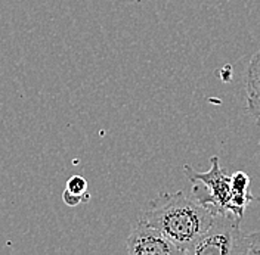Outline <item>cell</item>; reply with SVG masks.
Returning <instances> with one entry per match:
<instances>
[{
	"mask_svg": "<svg viewBox=\"0 0 260 255\" xmlns=\"http://www.w3.org/2000/svg\"><path fill=\"white\" fill-rule=\"evenodd\" d=\"M186 177L194 185H203L207 191V196H198L206 205L216 212L229 211V204L232 199V186H231V175L220 167L217 157L210 158V170L206 173L195 171L191 165H185Z\"/></svg>",
	"mask_w": 260,
	"mask_h": 255,
	"instance_id": "3957f363",
	"label": "cell"
},
{
	"mask_svg": "<svg viewBox=\"0 0 260 255\" xmlns=\"http://www.w3.org/2000/svg\"><path fill=\"white\" fill-rule=\"evenodd\" d=\"M130 255H176L182 254L178 246L157 227L139 220L126 240Z\"/></svg>",
	"mask_w": 260,
	"mask_h": 255,
	"instance_id": "277c9868",
	"label": "cell"
},
{
	"mask_svg": "<svg viewBox=\"0 0 260 255\" xmlns=\"http://www.w3.org/2000/svg\"><path fill=\"white\" fill-rule=\"evenodd\" d=\"M62 201H64V204L67 205V207H71V208L79 207L80 204L86 202L83 196H79V195H76V193H73V192L67 191V189L62 192Z\"/></svg>",
	"mask_w": 260,
	"mask_h": 255,
	"instance_id": "9c48e42d",
	"label": "cell"
},
{
	"mask_svg": "<svg viewBox=\"0 0 260 255\" xmlns=\"http://www.w3.org/2000/svg\"><path fill=\"white\" fill-rule=\"evenodd\" d=\"M241 217L231 211L216 212L209 229L186 251L189 255H237L243 238Z\"/></svg>",
	"mask_w": 260,
	"mask_h": 255,
	"instance_id": "7a4b0ae2",
	"label": "cell"
},
{
	"mask_svg": "<svg viewBox=\"0 0 260 255\" xmlns=\"http://www.w3.org/2000/svg\"><path fill=\"white\" fill-rule=\"evenodd\" d=\"M67 191L73 192L79 196H83L84 201H89V193H87V180L81 175H73L68 181H67Z\"/></svg>",
	"mask_w": 260,
	"mask_h": 255,
	"instance_id": "52a82bcc",
	"label": "cell"
},
{
	"mask_svg": "<svg viewBox=\"0 0 260 255\" xmlns=\"http://www.w3.org/2000/svg\"><path fill=\"white\" fill-rule=\"evenodd\" d=\"M247 112L260 126V50L251 58L247 68Z\"/></svg>",
	"mask_w": 260,
	"mask_h": 255,
	"instance_id": "5b68a950",
	"label": "cell"
},
{
	"mask_svg": "<svg viewBox=\"0 0 260 255\" xmlns=\"http://www.w3.org/2000/svg\"><path fill=\"white\" fill-rule=\"evenodd\" d=\"M231 186L234 193H251L250 192V177L244 171H237L231 175Z\"/></svg>",
	"mask_w": 260,
	"mask_h": 255,
	"instance_id": "ba28073f",
	"label": "cell"
},
{
	"mask_svg": "<svg viewBox=\"0 0 260 255\" xmlns=\"http://www.w3.org/2000/svg\"><path fill=\"white\" fill-rule=\"evenodd\" d=\"M237 255H260V232L243 235Z\"/></svg>",
	"mask_w": 260,
	"mask_h": 255,
	"instance_id": "8992f818",
	"label": "cell"
},
{
	"mask_svg": "<svg viewBox=\"0 0 260 255\" xmlns=\"http://www.w3.org/2000/svg\"><path fill=\"white\" fill-rule=\"evenodd\" d=\"M257 201H259V202H260V196H259V198H257Z\"/></svg>",
	"mask_w": 260,
	"mask_h": 255,
	"instance_id": "30bf717a",
	"label": "cell"
},
{
	"mask_svg": "<svg viewBox=\"0 0 260 255\" xmlns=\"http://www.w3.org/2000/svg\"><path fill=\"white\" fill-rule=\"evenodd\" d=\"M213 217L214 211L209 205L198 196L183 191L160 193L141 214V220L162 232L182 254H186L195 240L209 229Z\"/></svg>",
	"mask_w": 260,
	"mask_h": 255,
	"instance_id": "6da1fadb",
	"label": "cell"
}]
</instances>
